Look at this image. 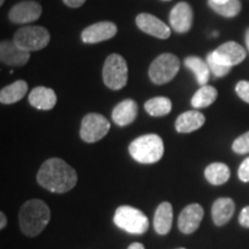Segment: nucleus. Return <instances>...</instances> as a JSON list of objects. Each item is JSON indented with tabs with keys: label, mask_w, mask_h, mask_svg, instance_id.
Masks as SVG:
<instances>
[{
	"label": "nucleus",
	"mask_w": 249,
	"mask_h": 249,
	"mask_svg": "<svg viewBox=\"0 0 249 249\" xmlns=\"http://www.w3.org/2000/svg\"><path fill=\"white\" fill-rule=\"evenodd\" d=\"M0 59L7 66H23L30 59V52L18 48L13 40H4L0 44Z\"/></svg>",
	"instance_id": "obj_14"
},
{
	"label": "nucleus",
	"mask_w": 249,
	"mask_h": 249,
	"mask_svg": "<svg viewBox=\"0 0 249 249\" xmlns=\"http://www.w3.org/2000/svg\"><path fill=\"white\" fill-rule=\"evenodd\" d=\"M207 64L208 66L210 68V71L213 74L214 76L217 77H223L227 75V74L230 73V71H231V67H227V66H224V65L219 64V62L216 61L213 57V54L209 53L207 55Z\"/></svg>",
	"instance_id": "obj_27"
},
{
	"label": "nucleus",
	"mask_w": 249,
	"mask_h": 249,
	"mask_svg": "<svg viewBox=\"0 0 249 249\" xmlns=\"http://www.w3.org/2000/svg\"><path fill=\"white\" fill-rule=\"evenodd\" d=\"M218 97V91L213 86H202L192 98V107L195 108L208 107L216 101Z\"/></svg>",
	"instance_id": "obj_24"
},
{
	"label": "nucleus",
	"mask_w": 249,
	"mask_h": 249,
	"mask_svg": "<svg viewBox=\"0 0 249 249\" xmlns=\"http://www.w3.org/2000/svg\"><path fill=\"white\" fill-rule=\"evenodd\" d=\"M245 39H246V45H247V48H248V50H249V28L247 29V31H246V37H245Z\"/></svg>",
	"instance_id": "obj_35"
},
{
	"label": "nucleus",
	"mask_w": 249,
	"mask_h": 249,
	"mask_svg": "<svg viewBox=\"0 0 249 249\" xmlns=\"http://www.w3.org/2000/svg\"><path fill=\"white\" fill-rule=\"evenodd\" d=\"M213 59L224 66L232 67L241 64L246 59V51L240 44L235 42L224 43L211 52Z\"/></svg>",
	"instance_id": "obj_9"
},
{
	"label": "nucleus",
	"mask_w": 249,
	"mask_h": 249,
	"mask_svg": "<svg viewBox=\"0 0 249 249\" xmlns=\"http://www.w3.org/2000/svg\"><path fill=\"white\" fill-rule=\"evenodd\" d=\"M113 222L119 229L130 234H144L149 229V219L141 210L130 205H121L114 213Z\"/></svg>",
	"instance_id": "obj_4"
},
{
	"label": "nucleus",
	"mask_w": 249,
	"mask_h": 249,
	"mask_svg": "<svg viewBox=\"0 0 249 249\" xmlns=\"http://www.w3.org/2000/svg\"><path fill=\"white\" fill-rule=\"evenodd\" d=\"M28 91V85L26 81L18 80L9 85L0 91V102L2 104H14L21 101Z\"/></svg>",
	"instance_id": "obj_21"
},
{
	"label": "nucleus",
	"mask_w": 249,
	"mask_h": 249,
	"mask_svg": "<svg viewBox=\"0 0 249 249\" xmlns=\"http://www.w3.org/2000/svg\"><path fill=\"white\" fill-rule=\"evenodd\" d=\"M4 1H5V0H0V5L4 4Z\"/></svg>",
	"instance_id": "obj_37"
},
{
	"label": "nucleus",
	"mask_w": 249,
	"mask_h": 249,
	"mask_svg": "<svg viewBox=\"0 0 249 249\" xmlns=\"http://www.w3.org/2000/svg\"><path fill=\"white\" fill-rule=\"evenodd\" d=\"M208 4H209L213 11L224 18H234L241 11L240 0H229V1L224 2V4H216V2L209 0Z\"/></svg>",
	"instance_id": "obj_26"
},
{
	"label": "nucleus",
	"mask_w": 249,
	"mask_h": 249,
	"mask_svg": "<svg viewBox=\"0 0 249 249\" xmlns=\"http://www.w3.org/2000/svg\"><path fill=\"white\" fill-rule=\"evenodd\" d=\"M239 223L241 226L249 229V207H246L239 214Z\"/></svg>",
	"instance_id": "obj_31"
},
{
	"label": "nucleus",
	"mask_w": 249,
	"mask_h": 249,
	"mask_svg": "<svg viewBox=\"0 0 249 249\" xmlns=\"http://www.w3.org/2000/svg\"><path fill=\"white\" fill-rule=\"evenodd\" d=\"M64 2L68 6V7L77 8L85 4L86 0H64Z\"/></svg>",
	"instance_id": "obj_32"
},
{
	"label": "nucleus",
	"mask_w": 249,
	"mask_h": 249,
	"mask_svg": "<svg viewBox=\"0 0 249 249\" xmlns=\"http://www.w3.org/2000/svg\"><path fill=\"white\" fill-rule=\"evenodd\" d=\"M232 149L238 155L249 154V132L242 134L241 136L235 139L232 144Z\"/></svg>",
	"instance_id": "obj_28"
},
{
	"label": "nucleus",
	"mask_w": 249,
	"mask_h": 249,
	"mask_svg": "<svg viewBox=\"0 0 249 249\" xmlns=\"http://www.w3.org/2000/svg\"><path fill=\"white\" fill-rule=\"evenodd\" d=\"M13 42L24 51H39L48 46L50 33L40 26L22 27L15 33Z\"/></svg>",
	"instance_id": "obj_6"
},
{
	"label": "nucleus",
	"mask_w": 249,
	"mask_h": 249,
	"mask_svg": "<svg viewBox=\"0 0 249 249\" xmlns=\"http://www.w3.org/2000/svg\"><path fill=\"white\" fill-rule=\"evenodd\" d=\"M136 26L148 35L160 39H167L171 36V29L163 21L148 13L139 14L136 17Z\"/></svg>",
	"instance_id": "obj_13"
},
{
	"label": "nucleus",
	"mask_w": 249,
	"mask_h": 249,
	"mask_svg": "<svg viewBox=\"0 0 249 249\" xmlns=\"http://www.w3.org/2000/svg\"><path fill=\"white\" fill-rule=\"evenodd\" d=\"M110 127V123L104 116L98 113H89L81 123L80 136L85 142L95 143L107 135Z\"/></svg>",
	"instance_id": "obj_8"
},
{
	"label": "nucleus",
	"mask_w": 249,
	"mask_h": 249,
	"mask_svg": "<svg viewBox=\"0 0 249 249\" xmlns=\"http://www.w3.org/2000/svg\"><path fill=\"white\" fill-rule=\"evenodd\" d=\"M205 179L209 181L211 185L220 186L229 181L231 177V171L229 166L223 163H213L204 171Z\"/></svg>",
	"instance_id": "obj_22"
},
{
	"label": "nucleus",
	"mask_w": 249,
	"mask_h": 249,
	"mask_svg": "<svg viewBox=\"0 0 249 249\" xmlns=\"http://www.w3.org/2000/svg\"><path fill=\"white\" fill-rule=\"evenodd\" d=\"M170 23L177 33L185 34L193 24V9L191 5L182 1L177 4L170 13Z\"/></svg>",
	"instance_id": "obj_15"
},
{
	"label": "nucleus",
	"mask_w": 249,
	"mask_h": 249,
	"mask_svg": "<svg viewBox=\"0 0 249 249\" xmlns=\"http://www.w3.org/2000/svg\"><path fill=\"white\" fill-rule=\"evenodd\" d=\"M144 108L152 117H164L172 110V102L166 97H155L145 102Z\"/></svg>",
	"instance_id": "obj_25"
},
{
	"label": "nucleus",
	"mask_w": 249,
	"mask_h": 249,
	"mask_svg": "<svg viewBox=\"0 0 249 249\" xmlns=\"http://www.w3.org/2000/svg\"><path fill=\"white\" fill-rule=\"evenodd\" d=\"M211 1L216 2V4H224V2L229 1V0H211Z\"/></svg>",
	"instance_id": "obj_36"
},
{
	"label": "nucleus",
	"mask_w": 249,
	"mask_h": 249,
	"mask_svg": "<svg viewBox=\"0 0 249 249\" xmlns=\"http://www.w3.org/2000/svg\"><path fill=\"white\" fill-rule=\"evenodd\" d=\"M235 204L234 201L230 197H220L214 201L211 209L213 223L217 226L225 225L231 220V218L234 213Z\"/></svg>",
	"instance_id": "obj_18"
},
{
	"label": "nucleus",
	"mask_w": 249,
	"mask_h": 249,
	"mask_svg": "<svg viewBox=\"0 0 249 249\" xmlns=\"http://www.w3.org/2000/svg\"><path fill=\"white\" fill-rule=\"evenodd\" d=\"M235 91L242 101L249 104V81H240L235 87Z\"/></svg>",
	"instance_id": "obj_29"
},
{
	"label": "nucleus",
	"mask_w": 249,
	"mask_h": 249,
	"mask_svg": "<svg viewBox=\"0 0 249 249\" xmlns=\"http://www.w3.org/2000/svg\"><path fill=\"white\" fill-rule=\"evenodd\" d=\"M117 33L118 28L116 24L108 21H103V22H97L87 27L81 34V38L87 44H95V43L112 38L116 36Z\"/></svg>",
	"instance_id": "obj_12"
},
{
	"label": "nucleus",
	"mask_w": 249,
	"mask_h": 249,
	"mask_svg": "<svg viewBox=\"0 0 249 249\" xmlns=\"http://www.w3.org/2000/svg\"><path fill=\"white\" fill-rule=\"evenodd\" d=\"M127 249H145V248H144V246H143L142 244H140V242H134V244L130 245Z\"/></svg>",
	"instance_id": "obj_34"
},
{
	"label": "nucleus",
	"mask_w": 249,
	"mask_h": 249,
	"mask_svg": "<svg viewBox=\"0 0 249 249\" xmlns=\"http://www.w3.org/2000/svg\"><path fill=\"white\" fill-rule=\"evenodd\" d=\"M180 70V60L172 53L158 55L149 67V77L155 85H165L174 79Z\"/></svg>",
	"instance_id": "obj_7"
},
{
	"label": "nucleus",
	"mask_w": 249,
	"mask_h": 249,
	"mask_svg": "<svg viewBox=\"0 0 249 249\" xmlns=\"http://www.w3.org/2000/svg\"><path fill=\"white\" fill-rule=\"evenodd\" d=\"M37 181L46 191L64 194L75 187L77 173L60 158H50L40 166L37 173Z\"/></svg>",
	"instance_id": "obj_1"
},
{
	"label": "nucleus",
	"mask_w": 249,
	"mask_h": 249,
	"mask_svg": "<svg viewBox=\"0 0 249 249\" xmlns=\"http://www.w3.org/2000/svg\"><path fill=\"white\" fill-rule=\"evenodd\" d=\"M205 123V117L200 111H187L180 114L176 121V129L179 133H192L200 129Z\"/></svg>",
	"instance_id": "obj_19"
},
{
	"label": "nucleus",
	"mask_w": 249,
	"mask_h": 249,
	"mask_svg": "<svg viewBox=\"0 0 249 249\" xmlns=\"http://www.w3.org/2000/svg\"><path fill=\"white\" fill-rule=\"evenodd\" d=\"M179 249H185V248H179Z\"/></svg>",
	"instance_id": "obj_38"
},
{
	"label": "nucleus",
	"mask_w": 249,
	"mask_h": 249,
	"mask_svg": "<svg viewBox=\"0 0 249 249\" xmlns=\"http://www.w3.org/2000/svg\"><path fill=\"white\" fill-rule=\"evenodd\" d=\"M42 15V6L37 1H22L12 7L8 18L12 22L23 24L38 20Z\"/></svg>",
	"instance_id": "obj_10"
},
{
	"label": "nucleus",
	"mask_w": 249,
	"mask_h": 249,
	"mask_svg": "<svg viewBox=\"0 0 249 249\" xmlns=\"http://www.w3.org/2000/svg\"><path fill=\"white\" fill-rule=\"evenodd\" d=\"M128 68L124 59L118 53H112L107 58L103 67V81L112 90H120L127 85Z\"/></svg>",
	"instance_id": "obj_5"
},
{
	"label": "nucleus",
	"mask_w": 249,
	"mask_h": 249,
	"mask_svg": "<svg viewBox=\"0 0 249 249\" xmlns=\"http://www.w3.org/2000/svg\"><path fill=\"white\" fill-rule=\"evenodd\" d=\"M185 66L194 73L198 85H207L210 77V68L208 66L207 62L202 60L201 58L192 55V57L185 59Z\"/></svg>",
	"instance_id": "obj_23"
},
{
	"label": "nucleus",
	"mask_w": 249,
	"mask_h": 249,
	"mask_svg": "<svg viewBox=\"0 0 249 249\" xmlns=\"http://www.w3.org/2000/svg\"><path fill=\"white\" fill-rule=\"evenodd\" d=\"M29 103L37 110L49 111L57 104V95L52 89L45 87H36L29 93Z\"/></svg>",
	"instance_id": "obj_16"
},
{
	"label": "nucleus",
	"mask_w": 249,
	"mask_h": 249,
	"mask_svg": "<svg viewBox=\"0 0 249 249\" xmlns=\"http://www.w3.org/2000/svg\"><path fill=\"white\" fill-rule=\"evenodd\" d=\"M173 220V208L169 202H161L156 209L154 217L155 231L160 235L167 234L171 231Z\"/></svg>",
	"instance_id": "obj_20"
},
{
	"label": "nucleus",
	"mask_w": 249,
	"mask_h": 249,
	"mask_svg": "<svg viewBox=\"0 0 249 249\" xmlns=\"http://www.w3.org/2000/svg\"><path fill=\"white\" fill-rule=\"evenodd\" d=\"M138 116V104L133 99H124L114 107L112 112V119L118 126L124 127L132 124Z\"/></svg>",
	"instance_id": "obj_17"
},
{
	"label": "nucleus",
	"mask_w": 249,
	"mask_h": 249,
	"mask_svg": "<svg viewBox=\"0 0 249 249\" xmlns=\"http://www.w3.org/2000/svg\"><path fill=\"white\" fill-rule=\"evenodd\" d=\"M129 154L141 164H154L161 160L164 155V143L160 136L147 134L135 139L129 144Z\"/></svg>",
	"instance_id": "obj_3"
},
{
	"label": "nucleus",
	"mask_w": 249,
	"mask_h": 249,
	"mask_svg": "<svg viewBox=\"0 0 249 249\" xmlns=\"http://www.w3.org/2000/svg\"><path fill=\"white\" fill-rule=\"evenodd\" d=\"M51 211L42 200H29L23 203L18 213V223L23 234L37 236L40 234L50 222Z\"/></svg>",
	"instance_id": "obj_2"
},
{
	"label": "nucleus",
	"mask_w": 249,
	"mask_h": 249,
	"mask_svg": "<svg viewBox=\"0 0 249 249\" xmlns=\"http://www.w3.org/2000/svg\"><path fill=\"white\" fill-rule=\"evenodd\" d=\"M7 225V217L5 216L4 213H0V229L4 230Z\"/></svg>",
	"instance_id": "obj_33"
},
{
	"label": "nucleus",
	"mask_w": 249,
	"mask_h": 249,
	"mask_svg": "<svg viewBox=\"0 0 249 249\" xmlns=\"http://www.w3.org/2000/svg\"><path fill=\"white\" fill-rule=\"evenodd\" d=\"M238 177L241 181L249 182V157L242 161L238 170Z\"/></svg>",
	"instance_id": "obj_30"
},
{
	"label": "nucleus",
	"mask_w": 249,
	"mask_h": 249,
	"mask_svg": "<svg viewBox=\"0 0 249 249\" xmlns=\"http://www.w3.org/2000/svg\"><path fill=\"white\" fill-rule=\"evenodd\" d=\"M204 216V210L200 204L193 203L187 205L178 219V227L183 234H192L201 225Z\"/></svg>",
	"instance_id": "obj_11"
}]
</instances>
